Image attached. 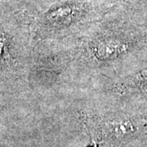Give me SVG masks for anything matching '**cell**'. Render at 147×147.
I'll return each mask as SVG.
<instances>
[{
	"instance_id": "obj_1",
	"label": "cell",
	"mask_w": 147,
	"mask_h": 147,
	"mask_svg": "<svg viewBox=\"0 0 147 147\" xmlns=\"http://www.w3.org/2000/svg\"><path fill=\"white\" fill-rule=\"evenodd\" d=\"M99 126L102 137L111 142H120L135 131V126L131 120L120 116L103 119Z\"/></svg>"
}]
</instances>
